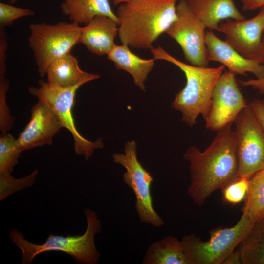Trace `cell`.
Listing matches in <instances>:
<instances>
[{
    "label": "cell",
    "mask_w": 264,
    "mask_h": 264,
    "mask_svg": "<svg viewBox=\"0 0 264 264\" xmlns=\"http://www.w3.org/2000/svg\"><path fill=\"white\" fill-rule=\"evenodd\" d=\"M243 11H253L264 6V0H240Z\"/></svg>",
    "instance_id": "f546056e"
},
{
    "label": "cell",
    "mask_w": 264,
    "mask_h": 264,
    "mask_svg": "<svg viewBox=\"0 0 264 264\" xmlns=\"http://www.w3.org/2000/svg\"><path fill=\"white\" fill-rule=\"evenodd\" d=\"M22 152L17 140L11 134H2L0 137V174H11L18 163Z\"/></svg>",
    "instance_id": "603a6c76"
},
{
    "label": "cell",
    "mask_w": 264,
    "mask_h": 264,
    "mask_svg": "<svg viewBox=\"0 0 264 264\" xmlns=\"http://www.w3.org/2000/svg\"><path fill=\"white\" fill-rule=\"evenodd\" d=\"M39 171L35 169L30 175L17 179L11 174H0V200L20 190L32 186L38 176Z\"/></svg>",
    "instance_id": "cb8c5ba5"
},
{
    "label": "cell",
    "mask_w": 264,
    "mask_h": 264,
    "mask_svg": "<svg viewBox=\"0 0 264 264\" xmlns=\"http://www.w3.org/2000/svg\"><path fill=\"white\" fill-rule=\"evenodd\" d=\"M237 248L242 264H264V217L254 223Z\"/></svg>",
    "instance_id": "44dd1931"
},
{
    "label": "cell",
    "mask_w": 264,
    "mask_h": 264,
    "mask_svg": "<svg viewBox=\"0 0 264 264\" xmlns=\"http://www.w3.org/2000/svg\"><path fill=\"white\" fill-rule=\"evenodd\" d=\"M28 46L32 50L38 72L41 77L46 74L50 65L56 59L71 52L79 43L81 27L75 22H45L29 26Z\"/></svg>",
    "instance_id": "8992f818"
},
{
    "label": "cell",
    "mask_w": 264,
    "mask_h": 264,
    "mask_svg": "<svg viewBox=\"0 0 264 264\" xmlns=\"http://www.w3.org/2000/svg\"><path fill=\"white\" fill-rule=\"evenodd\" d=\"M232 124L217 131L203 151L189 147L183 157L189 163L190 183L188 194L195 204L201 206L216 190L238 177V158Z\"/></svg>",
    "instance_id": "6da1fadb"
},
{
    "label": "cell",
    "mask_w": 264,
    "mask_h": 264,
    "mask_svg": "<svg viewBox=\"0 0 264 264\" xmlns=\"http://www.w3.org/2000/svg\"><path fill=\"white\" fill-rule=\"evenodd\" d=\"M206 29L217 31L224 19L242 20L245 17L237 9L233 0H186Z\"/></svg>",
    "instance_id": "2e32d148"
},
{
    "label": "cell",
    "mask_w": 264,
    "mask_h": 264,
    "mask_svg": "<svg viewBox=\"0 0 264 264\" xmlns=\"http://www.w3.org/2000/svg\"><path fill=\"white\" fill-rule=\"evenodd\" d=\"M263 36H264V33H263Z\"/></svg>",
    "instance_id": "e575fe53"
},
{
    "label": "cell",
    "mask_w": 264,
    "mask_h": 264,
    "mask_svg": "<svg viewBox=\"0 0 264 264\" xmlns=\"http://www.w3.org/2000/svg\"><path fill=\"white\" fill-rule=\"evenodd\" d=\"M62 13L71 22L85 25L97 16H105L115 21L119 19L111 8L109 0H62Z\"/></svg>",
    "instance_id": "d6986e66"
},
{
    "label": "cell",
    "mask_w": 264,
    "mask_h": 264,
    "mask_svg": "<svg viewBox=\"0 0 264 264\" xmlns=\"http://www.w3.org/2000/svg\"><path fill=\"white\" fill-rule=\"evenodd\" d=\"M154 59L169 62L184 73L185 87L176 94L172 108L181 114V121L190 127L201 115L205 121L209 115L215 85L225 68L199 66L188 64L175 58L161 46L150 50Z\"/></svg>",
    "instance_id": "3957f363"
},
{
    "label": "cell",
    "mask_w": 264,
    "mask_h": 264,
    "mask_svg": "<svg viewBox=\"0 0 264 264\" xmlns=\"http://www.w3.org/2000/svg\"><path fill=\"white\" fill-rule=\"evenodd\" d=\"M205 43L209 61L221 63L235 75L253 74L257 79L264 78V65L247 59L217 37L212 30L206 32Z\"/></svg>",
    "instance_id": "5bb4252c"
},
{
    "label": "cell",
    "mask_w": 264,
    "mask_h": 264,
    "mask_svg": "<svg viewBox=\"0 0 264 264\" xmlns=\"http://www.w3.org/2000/svg\"><path fill=\"white\" fill-rule=\"evenodd\" d=\"M178 1L176 5V19L166 33L180 45L190 64L207 67L209 61L205 43L206 28L186 0Z\"/></svg>",
    "instance_id": "30bf717a"
},
{
    "label": "cell",
    "mask_w": 264,
    "mask_h": 264,
    "mask_svg": "<svg viewBox=\"0 0 264 264\" xmlns=\"http://www.w3.org/2000/svg\"><path fill=\"white\" fill-rule=\"evenodd\" d=\"M35 14V12L31 9L17 7L1 2H0V28L4 29L6 26H10L15 20L19 18L33 16Z\"/></svg>",
    "instance_id": "4316f807"
},
{
    "label": "cell",
    "mask_w": 264,
    "mask_h": 264,
    "mask_svg": "<svg viewBox=\"0 0 264 264\" xmlns=\"http://www.w3.org/2000/svg\"><path fill=\"white\" fill-rule=\"evenodd\" d=\"M143 264H189L181 240L168 235L151 244L143 259Z\"/></svg>",
    "instance_id": "ffe728a7"
},
{
    "label": "cell",
    "mask_w": 264,
    "mask_h": 264,
    "mask_svg": "<svg viewBox=\"0 0 264 264\" xmlns=\"http://www.w3.org/2000/svg\"><path fill=\"white\" fill-rule=\"evenodd\" d=\"M118 24L105 16H97L85 26L81 27L79 43L92 53L108 55L114 45L118 34Z\"/></svg>",
    "instance_id": "9a60e30c"
},
{
    "label": "cell",
    "mask_w": 264,
    "mask_h": 264,
    "mask_svg": "<svg viewBox=\"0 0 264 264\" xmlns=\"http://www.w3.org/2000/svg\"><path fill=\"white\" fill-rule=\"evenodd\" d=\"M46 75L47 82L63 87L84 85L100 77L98 74L82 70L77 59L71 52L54 60L49 66Z\"/></svg>",
    "instance_id": "e0dca14e"
},
{
    "label": "cell",
    "mask_w": 264,
    "mask_h": 264,
    "mask_svg": "<svg viewBox=\"0 0 264 264\" xmlns=\"http://www.w3.org/2000/svg\"><path fill=\"white\" fill-rule=\"evenodd\" d=\"M177 1L130 0L120 4L116 14L121 44L137 49H152L153 43L176 20Z\"/></svg>",
    "instance_id": "7a4b0ae2"
},
{
    "label": "cell",
    "mask_w": 264,
    "mask_h": 264,
    "mask_svg": "<svg viewBox=\"0 0 264 264\" xmlns=\"http://www.w3.org/2000/svg\"><path fill=\"white\" fill-rule=\"evenodd\" d=\"M242 263L240 253L236 248L224 261L223 264H240Z\"/></svg>",
    "instance_id": "4dcf8cb0"
},
{
    "label": "cell",
    "mask_w": 264,
    "mask_h": 264,
    "mask_svg": "<svg viewBox=\"0 0 264 264\" xmlns=\"http://www.w3.org/2000/svg\"><path fill=\"white\" fill-rule=\"evenodd\" d=\"M253 17L242 20L227 19L218 31L223 33L225 41L244 57L264 64L262 39L264 32V6Z\"/></svg>",
    "instance_id": "7c38bea8"
},
{
    "label": "cell",
    "mask_w": 264,
    "mask_h": 264,
    "mask_svg": "<svg viewBox=\"0 0 264 264\" xmlns=\"http://www.w3.org/2000/svg\"><path fill=\"white\" fill-rule=\"evenodd\" d=\"M254 222L242 214L233 226L210 230V238L207 241L193 234L183 236L181 242L189 264H223Z\"/></svg>",
    "instance_id": "5b68a950"
},
{
    "label": "cell",
    "mask_w": 264,
    "mask_h": 264,
    "mask_svg": "<svg viewBox=\"0 0 264 264\" xmlns=\"http://www.w3.org/2000/svg\"><path fill=\"white\" fill-rule=\"evenodd\" d=\"M17 0H11L10 2H11V3H13L15 1H16Z\"/></svg>",
    "instance_id": "836d02e7"
},
{
    "label": "cell",
    "mask_w": 264,
    "mask_h": 264,
    "mask_svg": "<svg viewBox=\"0 0 264 264\" xmlns=\"http://www.w3.org/2000/svg\"><path fill=\"white\" fill-rule=\"evenodd\" d=\"M107 56L108 59L114 63L117 69L129 73L133 78L134 84L141 90L145 91V82L155 60L142 59L131 51L129 46L123 44H115Z\"/></svg>",
    "instance_id": "ac0fdd59"
},
{
    "label": "cell",
    "mask_w": 264,
    "mask_h": 264,
    "mask_svg": "<svg viewBox=\"0 0 264 264\" xmlns=\"http://www.w3.org/2000/svg\"><path fill=\"white\" fill-rule=\"evenodd\" d=\"M84 213L87 228L83 235L65 237L50 234L41 244L28 241L21 232L12 229L9 231V239L22 251L21 264H31L39 254L53 251L66 253L79 264H98L101 254L96 248L95 238L101 231V220L94 210L85 208Z\"/></svg>",
    "instance_id": "277c9868"
},
{
    "label": "cell",
    "mask_w": 264,
    "mask_h": 264,
    "mask_svg": "<svg viewBox=\"0 0 264 264\" xmlns=\"http://www.w3.org/2000/svg\"><path fill=\"white\" fill-rule=\"evenodd\" d=\"M235 76L227 70L219 78L213 92L209 113L205 121L207 129L218 131L233 124L240 112L248 106Z\"/></svg>",
    "instance_id": "8fae6325"
},
{
    "label": "cell",
    "mask_w": 264,
    "mask_h": 264,
    "mask_svg": "<svg viewBox=\"0 0 264 264\" xmlns=\"http://www.w3.org/2000/svg\"><path fill=\"white\" fill-rule=\"evenodd\" d=\"M238 177H250L264 168V129L249 106L234 122Z\"/></svg>",
    "instance_id": "9c48e42d"
},
{
    "label": "cell",
    "mask_w": 264,
    "mask_h": 264,
    "mask_svg": "<svg viewBox=\"0 0 264 264\" xmlns=\"http://www.w3.org/2000/svg\"><path fill=\"white\" fill-rule=\"evenodd\" d=\"M248 104L264 129V100H254Z\"/></svg>",
    "instance_id": "83f0119b"
},
{
    "label": "cell",
    "mask_w": 264,
    "mask_h": 264,
    "mask_svg": "<svg viewBox=\"0 0 264 264\" xmlns=\"http://www.w3.org/2000/svg\"><path fill=\"white\" fill-rule=\"evenodd\" d=\"M39 87H30L29 92L32 96L46 104L55 113L64 128L73 136L74 149L77 154L83 156L88 161L95 150L104 147L102 139L91 141L84 138L75 126L72 115V108L76 93L83 85L63 87L45 82L38 81Z\"/></svg>",
    "instance_id": "52a82bcc"
},
{
    "label": "cell",
    "mask_w": 264,
    "mask_h": 264,
    "mask_svg": "<svg viewBox=\"0 0 264 264\" xmlns=\"http://www.w3.org/2000/svg\"><path fill=\"white\" fill-rule=\"evenodd\" d=\"M240 85L243 87H250L257 90L260 94H264V78L261 79H249L239 81Z\"/></svg>",
    "instance_id": "f1b7e54d"
},
{
    "label": "cell",
    "mask_w": 264,
    "mask_h": 264,
    "mask_svg": "<svg viewBox=\"0 0 264 264\" xmlns=\"http://www.w3.org/2000/svg\"><path fill=\"white\" fill-rule=\"evenodd\" d=\"M31 119L17 139L19 148L25 150L51 145L54 136L64 128L52 110L38 100L31 109Z\"/></svg>",
    "instance_id": "4fadbf2b"
},
{
    "label": "cell",
    "mask_w": 264,
    "mask_h": 264,
    "mask_svg": "<svg viewBox=\"0 0 264 264\" xmlns=\"http://www.w3.org/2000/svg\"><path fill=\"white\" fill-rule=\"evenodd\" d=\"M262 53L263 56L264 60V36H263L262 39Z\"/></svg>",
    "instance_id": "d6a6232c"
},
{
    "label": "cell",
    "mask_w": 264,
    "mask_h": 264,
    "mask_svg": "<svg viewBox=\"0 0 264 264\" xmlns=\"http://www.w3.org/2000/svg\"><path fill=\"white\" fill-rule=\"evenodd\" d=\"M249 177H238L223 189V197L227 203L236 204L245 198L249 185Z\"/></svg>",
    "instance_id": "d4e9b609"
},
{
    "label": "cell",
    "mask_w": 264,
    "mask_h": 264,
    "mask_svg": "<svg viewBox=\"0 0 264 264\" xmlns=\"http://www.w3.org/2000/svg\"><path fill=\"white\" fill-rule=\"evenodd\" d=\"M113 4L118 5L129 1L130 0H110Z\"/></svg>",
    "instance_id": "1f68e13d"
},
{
    "label": "cell",
    "mask_w": 264,
    "mask_h": 264,
    "mask_svg": "<svg viewBox=\"0 0 264 264\" xmlns=\"http://www.w3.org/2000/svg\"><path fill=\"white\" fill-rule=\"evenodd\" d=\"M242 211L243 215L253 222L264 217V168L249 178Z\"/></svg>",
    "instance_id": "7402d4cb"
},
{
    "label": "cell",
    "mask_w": 264,
    "mask_h": 264,
    "mask_svg": "<svg viewBox=\"0 0 264 264\" xmlns=\"http://www.w3.org/2000/svg\"><path fill=\"white\" fill-rule=\"evenodd\" d=\"M4 76L0 75V129L2 134L7 133L14 124L13 118L6 104V93L9 85Z\"/></svg>",
    "instance_id": "484cf974"
},
{
    "label": "cell",
    "mask_w": 264,
    "mask_h": 264,
    "mask_svg": "<svg viewBox=\"0 0 264 264\" xmlns=\"http://www.w3.org/2000/svg\"><path fill=\"white\" fill-rule=\"evenodd\" d=\"M112 158L115 163L126 169L122 175L123 182L134 194L135 207L140 221L156 227L163 225L164 220L153 205L151 187L153 178L138 159L136 142L134 140L127 141L124 153H114Z\"/></svg>",
    "instance_id": "ba28073f"
}]
</instances>
